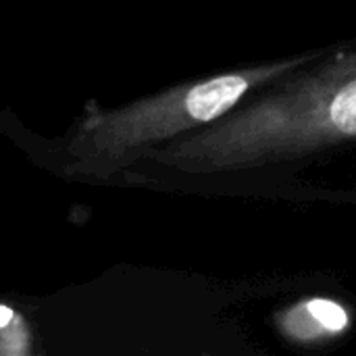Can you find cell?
<instances>
[{
	"mask_svg": "<svg viewBox=\"0 0 356 356\" xmlns=\"http://www.w3.org/2000/svg\"><path fill=\"white\" fill-rule=\"evenodd\" d=\"M348 144H356V48L321 52L142 163L204 190L240 192Z\"/></svg>",
	"mask_w": 356,
	"mask_h": 356,
	"instance_id": "cell-1",
	"label": "cell"
},
{
	"mask_svg": "<svg viewBox=\"0 0 356 356\" xmlns=\"http://www.w3.org/2000/svg\"><path fill=\"white\" fill-rule=\"evenodd\" d=\"M319 54L321 50L223 71L179 83L115 111L96 113L81 123L79 134L69 144V154L75 159L71 169L90 175L127 169L131 163L142 161L148 150L219 121L263 86Z\"/></svg>",
	"mask_w": 356,
	"mask_h": 356,
	"instance_id": "cell-2",
	"label": "cell"
}]
</instances>
